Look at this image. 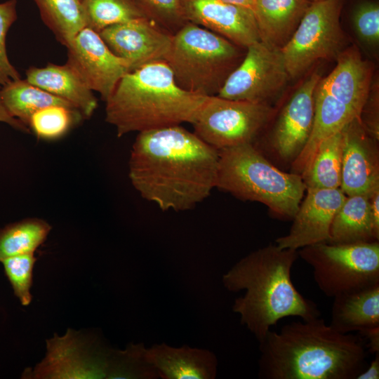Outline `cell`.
<instances>
[{
    "label": "cell",
    "instance_id": "30",
    "mask_svg": "<svg viewBox=\"0 0 379 379\" xmlns=\"http://www.w3.org/2000/svg\"><path fill=\"white\" fill-rule=\"evenodd\" d=\"M36 260L34 253H26L12 256L1 262L15 295L24 306L29 305L32 300L31 288Z\"/></svg>",
    "mask_w": 379,
    "mask_h": 379
},
{
    "label": "cell",
    "instance_id": "28",
    "mask_svg": "<svg viewBox=\"0 0 379 379\" xmlns=\"http://www.w3.org/2000/svg\"><path fill=\"white\" fill-rule=\"evenodd\" d=\"M84 117L77 109L66 105H51L31 117L28 128L41 140H55L65 136Z\"/></svg>",
    "mask_w": 379,
    "mask_h": 379
},
{
    "label": "cell",
    "instance_id": "14",
    "mask_svg": "<svg viewBox=\"0 0 379 379\" xmlns=\"http://www.w3.org/2000/svg\"><path fill=\"white\" fill-rule=\"evenodd\" d=\"M306 190L307 195L293 219L289 232L275 241L281 248L298 251L328 241L333 219L347 197L340 188Z\"/></svg>",
    "mask_w": 379,
    "mask_h": 379
},
{
    "label": "cell",
    "instance_id": "1",
    "mask_svg": "<svg viewBox=\"0 0 379 379\" xmlns=\"http://www.w3.org/2000/svg\"><path fill=\"white\" fill-rule=\"evenodd\" d=\"M219 154L180 125L138 133L128 177L140 195L162 211H184L216 187Z\"/></svg>",
    "mask_w": 379,
    "mask_h": 379
},
{
    "label": "cell",
    "instance_id": "4",
    "mask_svg": "<svg viewBox=\"0 0 379 379\" xmlns=\"http://www.w3.org/2000/svg\"><path fill=\"white\" fill-rule=\"evenodd\" d=\"M207 97L178 86L165 60L126 74L105 101V120L118 137L192 124Z\"/></svg>",
    "mask_w": 379,
    "mask_h": 379
},
{
    "label": "cell",
    "instance_id": "8",
    "mask_svg": "<svg viewBox=\"0 0 379 379\" xmlns=\"http://www.w3.org/2000/svg\"><path fill=\"white\" fill-rule=\"evenodd\" d=\"M300 257L312 268L326 296L354 292L379 284V242H320L300 248Z\"/></svg>",
    "mask_w": 379,
    "mask_h": 379
},
{
    "label": "cell",
    "instance_id": "37",
    "mask_svg": "<svg viewBox=\"0 0 379 379\" xmlns=\"http://www.w3.org/2000/svg\"><path fill=\"white\" fill-rule=\"evenodd\" d=\"M374 359L370 365L357 377V379H378L379 378V353L374 354Z\"/></svg>",
    "mask_w": 379,
    "mask_h": 379
},
{
    "label": "cell",
    "instance_id": "33",
    "mask_svg": "<svg viewBox=\"0 0 379 379\" xmlns=\"http://www.w3.org/2000/svg\"><path fill=\"white\" fill-rule=\"evenodd\" d=\"M353 23L359 38L370 45L379 41V6L375 2H366L354 11Z\"/></svg>",
    "mask_w": 379,
    "mask_h": 379
},
{
    "label": "cell",
    "instance_id": "25",
    "mask_svg": "<svg viewBox=\"0 0 379 379\" xmlns=\"http://www.w3.org/2000/svg\"><path fill=\"white\" fill-rule=\"evenodd\" d=\"M42 20L57 40L67 46L86 27L81 0H34Z\"/></svg>",
    "mask_w": 379,
    "mask_h": 379
},
{
    "label": "cell",
    "instance_id": "9",
    "mask_svg": "<svg viewBox=\"0 0 379 379\" xmlns=\"http://www.w3.org/2000/svg\"><path fill=\"white\" fill-rule=\"evenodd\" d=\"M342 5L343 0L311 3L295 31L280 49L290 79L300 77L316 62L337 57L343 51Z\"/></svg>",
    "mask_w": 379,
    "mask_h": 379
},
{
    "label": "cell",
    "instance_id": "36",
    "mask_svg": "<svg viewBox=\"0 0 379 379\" xmlns=\"http://www.w3.org/2000/svg\"><path fill=\"white\" fill-rule=\"evenodd\" d=\"M0 122L6 123L8 124L9 126H11V127H13V128L22 131V132L28 133L30 131L29 129L25 125H24L22 122H20L17 119L13 117L6 111L3 104L1 103V100H0Z\"/></svg>",
    "mask_w": 379,
    "mask_h": 379
},
{
    "label": "cell",
    "instance_id": "12",
    "mask_svg": "<svg viewBox=\"0 0 379 379\" xmlns=\"http://www.w3.org/2000/svg\"><path fill=\"white\" fill-rule=\"evenodd\" d=\"M66 47L67 62L105 101L120 79L131 71L130 63L113 53L99 33L89 27L81 29Z\"/></svg>",
    "mask_w": 379,
    "mask_h": 379
},
{
    "label": "cell",
    "instance_id": "3",
    "mask_svg": "<svg viewBox=\"0 0 379 379\" xmlns=\"http://www.w3.org/2000/svg\"><path fill=\"white\" fill-rule=\"evenodd\" d=\"M298 255L296 250L269 244L241 258L222 276L229 291H246L235 299L232 310L258 342L283 318L308 320L320 316L315 303L305 298L292 282Z\"/></svg>",
    "mask_w": 379,
    "mask_h": 379
},
{
    "label": "cell",
    "instance_id": "16",
    "mask_svg": "<svg viewBox=\"0 0 379 379\" xmlns=\"http://www.w3.org/2000/svg\"><path fill=\"white\" fill-rule=\"evenodd\" d=\"M341 183L340 189L346 196L370 194L379 187L378 149L373 138L360 119L343 129Z\"/></svg>",
    "mask_w": 379,
    "mask_h": 379
},
{
    "label": "cell",
    "instance_id": "15",
    "mask_svg": "<svg viewBox=\"0 0 379 379\" xmlns=\"http://www.w3.org/2000/svg\"><path fill=\"white\" fill-rule=\"evenodd\" d=\"M321 78L314 72L294 92L274 126L272 145L283 160L294 161L305 147L314 119V93Z\"/></svg>",
    "mask_w": 379,
    "mask_h": 379
},
{
    "label": "cell",
    "instance_id": "6",
    "mask_svg": "<svg viewBox=\"0 0 379 379\" xmlns=\"http://www.w3.org/2000/svg\"><path fill=\"white\" fill-rule=\"evenodd\" d=\"M242 48L218 34L187 22L173 34L165 61L179 87L195 94L213 96L241 63L245 55Z\"/></svg>",
    "mask_w": 379,
    "mask_h": 379
},
{
    "label": "cell",
    "instance_id": "23",
    "mask_svg": "<svg viewBox=\"0 0 379 379\" xmlns=\"http://www.w3.org/2000/svg\"><path fill=\"white\" fill-rule=\"evenodd\" d=\"M342 130L324 140L307 168L301 173L307 189H335L341 183Z\"/></svg>",
    "mask_w": 379,
    "mask_h": 379
},
{
    "label": "cell",
    "instance_id": "21",
    "mask_svg": "<svg viewBox=\"0 0 379 379\" xmlns=\"http://www.w3.org/2000/svg\"><path fill=\"white\" fill-rule=\"evenodd\" d=\"M330 325L343 333L379 326V284L333 298Z\"/></svg>",
    "mask_w": 379,
    "mask_h": 379
},
{
    "label": "cell",
    "instance_id": "7",
    "mask_svg": "<svg viewBox=\"0 0 379 379\" xmlns=\"http://www.w3.org/2000/svg\"><path fill=\"white\" fill-rule=\"evenodd\" d=\"M336 58L335 67L315 89L312 135L318 140L360 119L372 86V65L355 46L343 50Z\"/></svg>",
    "mask_w": 379,
    "mask_h": 379
},
{
    "label": "cell",
    "instance_id": "35",
    "mask_svg": "<svg viewBox=\"0 0 379 379\" xmlns=\"http://www.w3.org/2000/svg\"><path fill=\"white\" fill-rule=\"evenodd\" d=\"M365 338V347L371 353H379V326L360 333Z\"/></svg>",
    "mask_w": 379,
    "mask_h": 379
},
{
    "label": "cell",
    "instance_id": "13",
    "mask_svg": "<svg viewBox=\"0 0 379 379\" xmlns=\"http://www.w3.org/2000/svg\"><path fill=\"white\" fill-rule=\"evenodd\" d=\"M99 34L113 53L130 63L131 71L166 60L173 36L147 17L109 26Z\"/></svg>",
    "mask_w": 379,
    "mask_h": 379
},
{
    "label": "cell",
    "instance_id": "11",
    "mask_svg": "<svg viewBox=\"0 0 379 379\" xmlns=\"http://www.w3.org/2000/svg\"><path fill=\"white\" fill-rule=\"evenodd\" d=\"M238 67L220 90L219 97L252 102L267 103L290 79L280 49L260 41L246 48Z\"/></svg>",
    "mask_w": 379,
    "mask_h": 379
},
{
    "label": "cell",
    "instance_id": "39",
    "mask_svg": "<svg viewBox=\"0 0 379 379\" xmlns=\"http://www.w3.org/2000/svg\"><path fill=\"white\" fill-rule=\"evenodd\" d=\"M308 1H310L311 3H312V2L319 1H322V0H308Z\"/></svg>",
    "mask_w": 379,
    "mask_h": 379
},
{
    "label": "cell",
    "instance_id": "31",
    "mask_svg": "<svg viewBox=\"0 0 379 379\" xmlns=\"http://www.w3.org/2000/svg\"><path fill=\"white\" fill-rule=\"evenodd\" d=\"M145 15L154 23L175 32L186 22L181 0H133ZM174 32V33H175Z\"/></svg>",
    "mask_w": 379,
    "mask_h": 379
},
{
    "label": "cell",
    "instance_id": "22",
    "mask_svg": "<svg viewBox=\"0 0 379 379\" xmlns=\"http://www.w3.org/2000/svg\"><path fill=\"white\" fill-rule=\"evenodd\" d=\"M369 196L354 194L346 197L333 219L327 242L353 244L378 241L373 232Z\"/></svg>",
    "mask_w": 379,
    "mask_h": 379
},
{
    "label": "cell",
    "instance_id": "10",
    "mask_svg": "<svg viewBox=\"0 0 379 379\" xmlns=\"http://www.w3.org/2000/svg\"><path fill=\"white\" fill-rule=\"evenodd\" d=\"M271 114L267 103L208 96L192 124L200 139L220 151L253 144Z\"/></svg>",
    "mask_w": 379,
    "mask_h": 379
},
{
    "label": "cell",
    "instance_id": "17",
    "mask_svg": "<svg viewBox=\"0 0 379 379\" xmlns=\"http://www.w3.org/2000/svg\"><path fill=\"white\" fill-rule=\"evenodd\" d=\"M186 22L204 27L246 48L260 41L253 11L220 0H181Z\"/></svg>",
    "mask_w": 379,
    "mask_h": 379
},
{
    "label": "cell",
    "instance_id": "18",
    "mask_svg": "<svg viewBox=\"0 0 379 379\" xmlns=\"http://www.w3.org/2000/svg\"><path fill=\"white\" fill-rule=\"evenodd\" d=\"M145 359L163 379H213L218 361L211 352L184 345H154L145 348Z\"/></svg>",
    "mask_w": 379,
    "mask_h": 379
},
{
    "label": "cell",
    "instance_id": "32",
    "mask_svg": "<svg viewBox=\"0 0 379 379\" xmlns=\"http://www.w3.org/2000/svg\"><path fill=\"white\" fill-rule=\"evenodd\" d=\"M16 6V0L0 3V88L6 84L21 78L8 59L6 46L7 33L17 19Z\"/></svg>",
    "mask_w": 379,
    "mask_h": 379
},
{
    "label": "cell",
    "instance_id": "19",
    "mask_svg": "<svg viewBox=\"0 0 379 379\" xmlns=\"http://www.w3.org/2000/svg\"><path fill=\"white\" fill-rule=\"evenodd\" d=\"M26 80L67 102L84 119L90 118L97 108L93 91L67 62L62 65L48 63L42 67H30L26 71Z\"/></svg>",
    "mask_w": 379,
    "mask_h": 379
},
{
    "label": "cell",
    "instance_id": "38",
    "mask_svg": "<svg viewBox=\"0 0 379 379\" xmlns=\"http://www.w3.org/2000/svg\"><path fill=\"white\" fill-rule=\"evenodd\" d=\"M226 4L241 6L252 11L255 0H220Z\"/></svg>",
    "mask_w": 379,
    "mask_h": 379
},
{
    "label": "cell",
    "instance_id": "5",
    "mask_svg": "<svg viewBox=\"0 0 379 379\" xmlns=\"http://www.w3.org/2000/svg\"><path fill=\"white\" fill-rule=\"evenodd\" d=\"M216 187L243 201H257L284 219H293L306 186L300 174L272 165L253 143L218 151Z\"/></svg>",
    "mask_w": 379,
    "mask_h": 379
},
{
    "label": "cell",
    "instance_id": "24",
    "mask_svg": "<svg viewBox=\"0 0 379 379\" xmlns=\"http://www.w3.org/2000/svg\"><path fill=\"white\" fill-rule=\"evenodd\" d=\"M0 100L6 111L27 128L33 114L44 107L57 105L74 107L64 100L21 78L0 88Z\"/></svg>",
    "mask_w": 379,
    "mask_h": 379
},
{
    "label": "cell",
    "instance_id": "34",
    "mask_svg": "<svg viewBox=\"0 0 379 379\" xmlns=\"http://www.w3.org/2000/svg\"><path fill=\"white\" fill-rule=\"evenodd\" d=\"M369 209L374 237L379 239V187L369 196Z\"/></svg>",
    "mask_w": 379,
    "mask_h": 379
},
{
    "label": "cell",
    "instance_id": "27",
    "mask_svg": "<svg viewBox=\"0 0 379 379\" xmlns=\"http://www.w3.org/2000/svg\"><path fill=\"white\" fill-rule=\"evenodd\" d=\"M86 27L100 32L103 29L146 17L133 0H81Z\"/></svg>",
    "mask_w": 379,
    "mask_h": 379
},
{
    "label": "cell",
    "instance_id": "29",
    "mask_svg": "<svg viewBox=\"0 0 379 379\" xmlns=\"http://www.w3.org/2000/svg\"><path fill=\"white\" fill-rule=\"evenodd\" d=\"M143 344L130 345L125 350L113 352L108 378H159L156 369L144 357Z\"/></svg>",
    "mask_w": 379,
    "mask_h": 379
},
{
    "label": "cell",
    "instance_id": "20",
    "mask_svg": "<svg viewBox=\"0 0 379 379\" xmlns=\"http://www.w3.org/2000/svg\"><path fill=\"white\" fill-rule=\"evenodd\" d=\"M310 4L308 0H255L252 11L260 41L270 48L281 49Z\"/></svg>",
    "mask_w": 379,
    "mask_h": 379
},
{
    "label": "cell",
    "instance_id": "26",
    "mask_svg": "<svg viewBox=\"0 0 379 379\" xmlns=\"http://www.w3.org/2000/svg\"><path fill=\"white\" fill-rule=\"evenodd\" d=\"M51 225L44 220L29 218L0 230V262L8 258L34 253L46 241Z\"/></svg>",
    "mask_w": 379,
    "mask_h": 379
},
{
    "label": "cell",
    "instance_id": "2",
    "mask_svg": "<svg viewBox=\"0 0 379 379\" xmlns=\"http://www.w3.org/2000/svg\"><path fill=\"white\" fill-rule=\"evenodd\" d=\"M259 350L264 379H357L368 365L363 339L336 331L319 317L270 330Z\"/></svg>",
    "mask_w": 379,
    "mask_h": 379
}]
</instances>
